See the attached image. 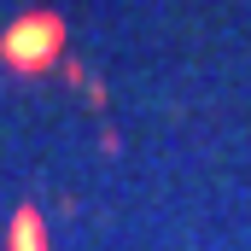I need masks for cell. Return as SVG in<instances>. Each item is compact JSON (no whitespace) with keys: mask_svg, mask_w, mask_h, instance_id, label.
Wrapping results in <instances>:
<instances>
[{"mask_svg":"<svg viewBox=\"0 0 251 251\" xmlns=\"http://www.w3.org/2000/svg\"><path fill=\"white\" fill-rule=\"evenodd\" d=\"M18 251H47V246H41V222H35V210H18Z\"/></svg>","mask_w":251,"mask_h":251,"instance_id":"2","label":"cell"},{"mask_svg":"<svg viewBox=\"0 0 251 251\" xmlns=\"http://www.w3.org/2000/svg\"><path fill=\"white\" fill-rule=\"evenodd\" d=\"M59 47H64V18L59 12H24L0 35V59L12 64V70H29V76L59 59Z\"/></svg>","mask_w":251,"mask_h":251,"instance_id":"1","label":"cell"}]
</instances>
